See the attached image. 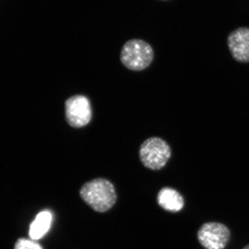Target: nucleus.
<instances>
[{
    "mask_svg": "<svg viewBox=\"0 0 249 249\" xmlns=\"http://www.w3.org/2000/svg\"><path fill=\"white\" fill-rule=\"evenodd\" d=\"M83 200L96 212H107L116 201L115 188L109 180L94 178L85 183L80 191Z\"/></svg>",
    "mask_w": 249,
    "mask_h": 249,
    "instance_id": "f257e3e1",
    "label": "nucleus"
},
{
    "mask_svg": "<svg viewBox=\"0 0 249 249\" xmlns=\"http://www.w3.org/2000/svg\"><path fill=\"white\" fill-rule=\"evenodd\" d=\"M120 58L123 65L128 70L142 71L153 61V49L145 41L132 39L124 43L121 49Z\"/></svg>",
    "mask_w": 249,
    "mask_h": 249,
    "instance_id": "f03ea898",
    "label": "nucleus"
},
{
    "mask_svg": "<svg viewBox=\"0 0 249 249\" xmlns=\"http://www.w3.org/2000/svg\"><path fill=\"white\" fill-rule=\"evenodd\" d=\"M172 156L168 142L160 137H150L141 145L139 158L145 168L160 170L164 168Z\"/></svg>",
    "mask_w": 249,
    "mask_h": 249,
    "instance_id": "7ed1b4c3",
    "label": "nucleus"
},
{
    "mask_svg": "<svg viewBox=\"0 0 249 249\" xmlns=\"http://www.w3.org/2000/svg\"><path fill=\"white\" fill-rule=\"evenodd\" d=\"M67 124L73 128H82L91 122L92 108L89 98L76 94L67 98L65 103Z\"/></svg>",
    "mask_w": 249,
    "mask_h": 249,
    "instance_id": "20e7f679",
    "label": "nucleus"
},
{
    "mask_svg": "<svg viewBox=\"0 0 249 249\" xmlns=\"http://www.w3.org/2000/svg\"><path fill=\"white\" fill-rule=\"evenodd\" d=\"M229 228L222 223H205L197 232V239L206 249H224L230 240Z\"/></svg>",
    "mask_w": 249,
    "mask_h": 249,
    "instance_id": "39448f33",
    "label": "nucleus"
},
{
    "mask_svg": "<svg viewBox=\"0 0 249 249\" xmlns=\"http://www.w3.org/2000/svg\"><path fill=\"white\" fill-rule=\"evenodd\" d=\"M228 46L235 60L249 62V28H239L231 33Z\"/></svg>",
    "mask_w": 249,
    "mask_h": 249,
    "instance_id": "423d86ee",
    "label": "nucleus"
},
{
    "mask_svg": "<svg viewBox=\"0 0 249 249\" xmlns=\"http://www.w3.org/2000/svg\"><path fill=\"white\" fill-rule=\"evenodd\" d=\"M157 202L162 209L172 213L179 212L185 204L183 196L178 191L169 187H165L159 192Z\"/></svg>",
    "mask_w": 249,
    "mask_h": 249,
    "instance_id": "0eeeda50",
    "label": "nucleus"
},
{
    "mask_svg": "<svg viewBox=\"0 0 249 249\" xmlns=\"http://www.w3.org/2000/svg\"><path fill=\"white\" fill-rule=\"evenodd\" d=\"M52 222V214L50 211H44L37 214L34 222L31 223L29 236L33 240L42 238L50 229Z\"/></svg>",
    "mask_w": 249,
    "mask_h": 249,
    "instance_id": "6e6552de",
    "label": "nucleus"
},
{
    "mask_svg": "<svg viewBox=\"0 0 249 249\" xmlns=\"http://www.w3.org/2000/svg\"><path fill=\"white\" fill-rule=\"evenodd\" d=\"M15 249H43L42 246L34 241L27 239H19L16 242Z\"/></svg>",
    "mask_w": 249,
    "mask_h": 249,
    "instance_id": "1a4fd4ad",
    "label": "nucleus"
},
{
    "mask_svg": "<svg viewBox=\"0 0 249 249\" xmlns=\"http://www.w3.org/2000/svg\"><path fill=\"white\" fill-rule=\"evenodd\" d=\"M243 249H249V245H247V246H246L245 248H244Z\"/></svg>",
    "mask_w": 249,
    "mask_h": 249,
    "instance_id": "9d476101",
    "label": "nucleus"
}]
</instances>
